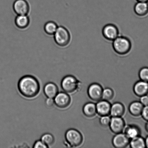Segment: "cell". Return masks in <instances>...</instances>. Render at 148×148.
I'll use <instances>...</instances> for the list:
<instances>
[{
	"mask_svg": "<svg viewBox=\"0 0 148 148\" xmlns=\"http://www.w3.org/2000/svg\"><path fill=\"white\" fill-rule=\"evenodd\" d=\"M17 88L20 93L23 97L29 99L37 97L40 92V83L35 77L26 75L22 77L19 81Z\"/></svg>",
	"mask_w": 148,
	"mask_h": 148,
	"instance_id": "6da1fadb",
	"label": "cell"
},
{
	"mask_svg": "<svg viewBox=\"0 0 148 148\" xmlns=\"http://www.w3.org/2000/svg\"><path fill=\"white\" fill-rule=\"evenodd\" d=\"M81 83L73 75H67L62 78L61 85L62 89L67 93L72 94L78 91Z\"/></svg>",
	"mask_w": 148,
	"mask_h": 148,
	"instance_id": "7a4b0ae2",
	"label": "cell"
},
{
	"mask_svg": "<svg viewBox=\"0 0 148 148\" xmlns=\"http://www.w3.org/2000/svg\"><path fill=\"white\" fill-rule=\"evenodd\" d=\"M53 36L55 42L60 47H66L70 43L71 40L70 32L63 26H59Z\"/></svg>",
	"mask_w": 148,
	"mask_h": 148,
	"instance_id": "3957f363",
	"label": "cell"
},
{
	"mask_svg": "<svg viewBox=\"0 0 148 148\" xmlns=\"http://www.w3.org/2000/svg\"><path fill=\"white\" fill-rule=\"evenodd\" d=\"M113 47L115 51L120 55L127 54L131 50V41L127 38L119 36L113 40Z\"/></svg>",
	"mask_w": 148,
	"mask_h": 148,
	"instance_id": "277c9868",
	"label": "cell"
},
{
	"mask_svg": "<svg viewBox=\"0 0 148 148\" xmlns=\"http://www.w3.org/2000/svg\"><path fill=\"white\" fill-rule=\"evenodd\" d=\"M65 139L67 146L70 147H77L80 146L83 141L82 134L74 129H70L66 132Z\"/></svg>",
	"mask_w": 148,
	"mask_h": 148,
	"instance_id": "5b68a950",
	"label": "cell"
},
{
	"mask_svg": "<svg viewBox=\"0 0 148 148\" xmlns=\"http://www.w3.org/2000/svg\"><path fill=\"white\" fill-rule=\"evenodd\" d=\"M13 9L17 15H28L30 10V4L26 0H16Z\"/></svg>",
	"mask_w": 148,
	"mask_h": 148,
	"instance_id": "8992f818",
	"label": "cell"
},
{
	"mask_svg": "<svg viewBox=\"0 0 148 148\" xmlns=\"http://www.w3.org/2000/svg\"><path fill=\"white\" fill-rule=\"evenodd\" d=\"M54 104L62 109L67 108L70 105L71 98L68 93L65 92H59L54 98Z\"/></svg>",
	"mask_w": 148,
	"mask_h": 148,
	"instance_id": "52a82bcc",
	"label": "cell"
},
{
	"mask_svg": "<svg viewBox=\"0 0 148 148\" xmlns=\"http://www.w3.org/2000/svg\"><path fill=\"white\" fill-rule=\"evenodd\" d=\"M103 91V88L101 85L94 83L88 87V95L92 101H98L102 99Z\"/></svg>",
	"mask_w": 148,
	"mask_h": 148,
	"instance_id": "ba28073f",
	"label": "cell"
},
{
	"mask_svg": "<svg viewBox=\"0 0 148 148\" xmlns=\"http://www.w3.org/2000/svg\"><path fill=\"white\" fill-rule=\"evenodd\" d=\"M102 33L105 38L111 41H113L119 35L118 28L112 24L106 25L103 29Z\"/></svg>",
	"mask_w": 148,
	"mask_h": 148,
	"instance_id": "9c48e42d",
	"label": "cell"
},
{
	"mask_svg": "<svg viewBox=\"0 0 148 148\" xmlns=\"http://www.w3.org/2000/svg\"><path fill=\"white\" fill-rule=\"evenodd\" d=\"M125 125L124 120L121 117H112L109 126L112 132L116 134L122 132Z\"/></svg>",
	"mask_w": 148,
	"mask_h": 148,
	"instance_id": "30bf717a",
	"label": "cell"
},
{
	"mask_svg": "<svg viewBox=\"0 0 148 148\" xmlns=\"http://www.w3.org/2000/svg\"><path fill=\"white\" fill-rule=\"evenodd\" d=\"M130 139L125 133H122L116 134L113 137L112 144L114 147L117 148H124L129 144Z\"/></svg>",
	"mask_w": 148,
	"mask_h": 148,
	"instance_id": "8fae6325",
	"label": "cell"
},
{
	"mask_svg": "<svg viewBox=\"0 0 148 148\" xmlns=\"http://www.w3.org/2000/svg\"><path fill=\"white\" fill-rule=\"evenodd\" d=\"M111 106V104L108 101L100 100L96 104L97 114L101 116L109 115Z\"/></svg>",
	"mask_w": 148,
	"mask_h": 148,
	"instance_id": "7c38bea8",
	"label": "cell"
},
{
	"mask_svg": "<svg viewBox=\"0 0 148 148\" xmlns=\"http://www.w3.org/2000/svg\"><path fill=\"white\" fill-rule=\"evenodd\" d=\"M133 91L137 96L141 97L148 94V82L140 80L136 82L133 87Z\"/></svg>",
	"mask_w": 148,
	"mask_h": 148,
	"instance_id": "4fadbf2b",
	"label": "cell"
},
{
	"mask_svg": "<svg viewBox=\"0 0 148 148\" xmlns=\"http://www.w3.org/2000/svg\"><path fill=\"white\" fill-rule=\"evenodd\" d=\"M43 91L47 98H54L59 93V88L54 83L49 82L45 85Z\"/></svg>",
	"mask_w": 148,
	"mask_h": 148,
	"instance_id": "5bb4252c",
	"label": "cell"
},
{
	"mask_svg": "<svg viewBox=\"0 0 148 148\" xmlns=\"http://www.w3.org/2000/svg\"><path fill=\"white\" fill-rule=\"evenodd\" d=\"M14 23L17 28L20 29H25L30 25V17L28 15H17L14 19Z\"/></svg>",
	"mask_w": 148,
	"mask_h": 148,
	"instance_id": "9a60e30c",
	"label": "cell"
},
{
	"mask_svg": "<svg viewBox=\"0 0 148 148\" xmlns=\"http://www.w3.org/2000/svg\"><path fill=\"white\" fill-rule=\"evenodd\" d=\"M125 108L120 102H116L111 105L110 114L112 117H121L124 114Z\"/></svg>",
	"mask_w": 148,
	"mask_h": 148,
	"instance_id": "2e32d148",
	"label": "cell"
},
{
	"mask_svg": "<svg viewBox=\"0 0 148 148\" xmlns=\"http://www.w3.org/2000/svg\"><path fill=\"white\" fill-rule=\"evenodd\" d=\"M144 107L140 101H134L130 104L129 110L131 115L138 117L141 115Z\"/></svg>",
	"mask_w": 148,
	"mask_h": 148,
	"instance_id": "e0dca14e",
	"label": "cell"
},
{
	"mask_svg": "<svg viewBox=\"0 0 148 148\" xmlns=\"http://www.w3.org/2000/svg\"><path fill=\"white\" fill-rule=\"evenodd\" d=\"M134 11L139 16H145L148 14V2H138L134 6Z\"/></svg>",
	"mask_w": 148,
	"mask_h": 148,
	"instance_id": "ac0fdd59",
	"label": "cell"
},
{
	"mask_svg": "<svg viewBox=\"0 0 148 148\" xmlns=\"http://www.w3.org/2000/svg\"><path fill=\"white\" fill-rule=\"evenodd\" d=\"M83 114L88 117H94L97 114L96 104L92 102L87 103L83 108Z\"/></svg>",
	"mask_w": 148,
	"mask_h": 148,
	"instance_id": "d6986e66",
	"label": "cell"
},
{
	"mask_svg": "<svg viewBox=\"0 0 148 148\" xmlns=\"http://www.w3.org/2000/svg\"><path fill=\"white\" fill-rule=\"evenodd\" d=\"M124 133L129 138L132 139L140 136V130L137 126L129 125L125 128Z\"/></svg>",
	"mask_w": 148,
	"mask_h": 148,
	"instance_id": "ffe728a7",
	"label": "cell"
},
{
	"mask_svg": "<svg viewBox=\"0 0 148 148\" xmlns=\"http://www.w3.org/2000/svg\"><path fill=\"white\" fill-rule=\"evenodd\" d=\"M59 26L55 22L52 21H47L44 25L43 29L46 34L53 36L56 32Z\"/></svg>",
	"mask_w": 148,
	"mask_h": 148,
	"instance_id": "44dd1931",
	"label": "cell"
},
{
	"mask_svg": "<svg viewBox=\"0 0 148 148\" xmlns=\"http://www.w3.org/2000/svg\"><path fill=\"white\" fill-rule=\"evenodd\" d=\"M130 147L132 148H145L146 147L145 139L140 136L131 139L130 140Z\"/></svg>",
	"mask_w": 148,
	"mask_h": 148,
	"instance_id": "7402d4cb",
	"label": "cell"
},
{
	"mask_svg": "<svg viewBox=\"0 0 148 148\" xmlns=\"http://www.w3.org/2000/svg\"><path fill=\"white\" fill-rule=\"evenodd\" d=\"M41 140L48 147L52 146L55 142V138L53 135L46 133L43 134L41 138Z\"/></svg>",
	"mask_w": 148,
	"mask_h": 148,
	"instance_id": "603a6c76",
	"label": "cell"
},
{
	"mask_svg": "<svg viewBox=\"0 0 148 148\" xmlns=\"http://www.w3.org/2000/svg\"><path fill=\"white\" fill-rule=\"evenodd\" d=\"M114 91L111 88H106L103 89L102 99L105 101H109L114 98Z\"/></svg>",
	"mask_w": 148,
	"mask_h": 148,
	"instance_id": "cb8c5ba5",
	"label": "cell"
},
{
	"mask_svg": "<svg viewBox=\"0 0 148 148\" xmlns=\"http://www.w3.org/2000/svg\"><path fill=\"white\" fill-rule=\"evenodd\" d=\"M140 80L148 82V67L142 68L139 72Z\"/></svg>",
	"mask_w": 148,
	"mask_h": 148,
	"instance_id": "d4e9b609",
	"label": "cell"
},
{
	"mask_svg": "<svg viewBox=\"0 0 148 148\" xmlns=\"http://www.w3.org/2000/svg\"><path fill=\"white\" fill-rule=\"evenodd\" d=\"M111 117L108 115L102 116L100 119V122L101 125L104 127H108L111 121Z\"/></svg>",
	"mask_w": 148,
	"mask_h": 148,
	"instance_id": "484cf974",
	"label": "cell"
},
{
	"mask_svg": "<svg viewBox=\"0 0 148 148\" xmlns=\"http://www.w3.org/2000/svg\"><path fill=\"white\" fill-rule=\"evenodd\" d=\"M33 147L34 148H48V147L40 140H37L35 142Z\"/></svg>",
	"mask_w": 148,
	"mask_h": 148,
	"instance_id": "4316f807",
	"label": "cell"
},
{
	"mask_svg": "<svg viewBox=\"0 0 148 148\" xmlns=\"http://www.w3.org/2000/svg\"><path fill=\"white\" fill-rule=\"evenodd\" d=\"M141 115L145 120L148 121V106L143 107Z\"/></svg>",
	"mask_w": 148,
	"mask_h": 148,
	"instance_id": "83f0119b",
	"label": "cell"
},
{
	"mask_svg": "<svg viewBox=\"0 0 148 148\" xmlns=\"http://www.w3.org/2000/svg\"><path fill=\"white\" fill-rule=\"evenodd\" d=\"M140 102L144 106H148V95H145L140 97Z\"/></svg>",
	"mask_w": 148,
	"mask_h": 148,
	"instance_id": "f1b7e54d",
	"label": "cell"
},
{
	"mask_svg": "<svg viewBox=\"0 0 148 148\" xmlns=\"http://www.w3.org/2000/svg\"><path fill=\"white\" fill-rule=\"evenodd\" d=\"M45 104L48 107H51L53 106L54 104V99H53V98H47L46 100Z\"/></svg>",
	"mask_w": 148,
	"mask_h": 148,
	"instance_id": "f546056e",
	"label": "cell"
},
{
	"mask_svg": "<svg viewBox=\"0 0 148 148\" xmlns=\"http://www.w3.org/2000/svg\"><path fill=\"white\" fill-rule=\"evenodd\" d=\"M145 142L146 147L148 148V136L145 139Z\"/></svg>",
	"mask_w": 148,
	"mask_h": 148,
	"instance_id": "4dcf8cb0",
	"label": "cell"
},
{
	"mask_svg": "<svg viewBox=\"0 0 148 148\" xmlns=\"http://www.w3.org/2000/svg\"><path fill=\"white\" fill-rule=\"evenodd\" d=\"M138 2H148V0H136Z\"/></svg>",
	"mask_w": 148,
	"mask_h": 148,
	"instance_id": "1f68e13d",
	"label": "cell"
},
{
	"mask_svg": "<svg viewBox=\"0 0 148 148\" xmlns=\"http://www.w3.org/2000/svg\"><path fill=\"white\" fill-rule=\"evenodd\" d=\"M145 129L146 131H147L148 132V121H147V123L146 124Z\"/></svg>",
	"mask_w": 148,
	"mask_h": 148,
	"instance_id": "d6a6232c",
	"label": "cell"
}]
</instances>
